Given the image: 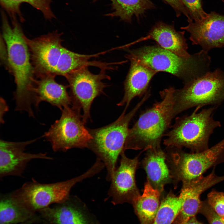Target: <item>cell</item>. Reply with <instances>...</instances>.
<instances>
[{
	"mask_svg": "<svg viewBox=\"0 0 224 224\" xmlns=\"http://www.w3.org/2000/svg\"><path fill=\"white\" fill-rule=\"evenodd\" d=\"M2 36L7 49V66L14 77L16 89L14 92L16 110L29 112L33 104L31 89L35 74L30 61L28 45L16 16L10 25L4 12H1Z\"/></svg>",
	"mask_w": 224,
	"mask_h": 224,
	"instance_id": "obj_1",
	"label": "cell"
},
{
	"mask_svg": "<svg viewBox=\"0 0 224 224\" xmlns=\"http://www.w3.org/2000/svg\"><path fill=\"white\" fill-rule=\"evenodd\" d=\"M169 87L161 91V100L143 112L129 128L124 150H144L160 147L162 138L175 116L173 93Z\"/></svg>",
	"mask_w": 224,
	"mask_h": 224,
	"instance_id": "obj_2",
	"label": "cell"
},
{
	"mask_svg": "<svg viewBox=\"0 0 224 224\" xmlns=\"http://www.w3.org/2000/svg\"><path fill=\"white\" fill-rule=\"evenodd\" d=\"M208 52L202 49L184 57L155 45L129 51L125 57L136 60L157 72L172 74L185 83L209 71L211 59Z\"/></svg>",
	"mask_w": 224,
	"mask_h": 224,
	"instance_id": "obj_3",
	"label": "cell"
},
{
	"mask_svg": "<svg viewBox=\"0 0 224 224\" xmlns=\"http://www.w3.org/2000/svg\"><path fill=\"white\" fill-rule=\"evenodd\" d=\"M217 107L214 106L199 112L201 108L196 107L191 114L176 118L171 129L165 134L166 137L163 144L168 147H185L192 152L208 149L211 135L221 126L220 122L213 117Z\"/></svg>",
	"mask_w": 224,
	"mask_h": 224,
	"instance_id": "obj_4",
	"label": "cell"
},
{
	"mask_svg": "<svg viewBox=\"0 0 224 224\" xmlns=\"http://www.w3.org/2000/svg\"><path fill=\"white\" fill-rule=\"evenodd\" d=\"M149 97V94H146L129 112L125 114L126 111L124 110L119 118L111 124L96 129H88L92 139L88 148L104 164L107 171L106 179L108 181H111L117 168L119 156L124 151L129 123Z\"/></svg>",
	"mask_w": 224,
	"mask_h": 224,
	"instance_id": "obj_5",
	"label": "cell"
},
{
	"mask_svg": "<svg viewBox=\"0 0 224 224\" xmlns=\"http://www.w3.org/2000/svg\"><path fill=\"white\" fill-rule=\"evenodd\" d=\"M173 93L175 116L194 107L218 106L224 102V71L217 69L184 83Z\"/></svg>",
	"mask_w": 224,
	"mask_h": 224,
	"instance_id": "obj_6",
	"label": "cell"
},
{
	"mask_svg": "<svg viewBox=\"0 0 224 224\" xmlns=\"http://www.w3.org/2000/svg\"><path fill=\"white\" fill-rule=\"evenodd\" d=\"M96 174V169L91 167L82 174L63 181L43 184L33 179L11 193L25 207L36 213L52 204L64 202L69 197L70 191L76 183Z\"/></svg>",
	"mask_w": 224,
	"mask_h": 224,
	"instance_id": "obj_7",
	"label": "cell"
},
{
	"mask_svg": "<svg viewBox=\"0 0 224 224\" xmlns=\"http://www.w3.org/2000/svg\"><path fill=\"white\" fill-rule=\"evenodd\" d=\"M81 110L72 106L64 107L60 119L43 135L54 152L88 147L92 137L85 126Z\"/></svg>",
	"mask_w": 224,
	"mask_h": 224,
	"instance_id": "obj_8",
	"label": "cell"
},
{
	"mask_svg": "<svg viewBox=\"0 0 224 224\" xmlns=\"http://www.w3.org/2000/svg\"><path fill=\"white\" fill-rule=\"evenodd\" d=\"M171 153V175L177 182H189L203 175L208 169L224 162V138L203 151L187 153L174 148Z\"/></svg>",
	"mask_w": 224,
	"mask_h": 224,
	"instance_id": "obj_9",
	"label": "cell"
},
{
	"mask_svg": "<svg viewBox=\"0 0 224 224\" xmlns=\"http://www.w3.org/2000/svg\"><path fill=\"white\" fill-rule=\"evenodd\" d=\"M105 69H101L98 74H94L88 67L72 71L64 77L69 83V95L72 106L82 109L83 119L85 123L90 119V109L94 99L102 94L108 86L102 81L109 80Z\"/></svg>",
	"mask_w": 224,
	"mask_h": 224,
	"instance_id": "obj_10",
	"label": "cell"
},
{
	"mask_svg": "<svg viewBox=\"0 0 224 224\" xmlns=\"http://www.w3.org/2000/svg\"><path fill=\"white\" fill-rule=\"evenodd\" d=\"M61 35L57 31H54L32 39L25 36L36 77L60 75L65 48L62 45Z\"/></svg>",
	"mask_w": 224,
	"mask_h": 224,
	"instance_id": "obj_11",
	"label": "cell"
},
{
	"mask_svg": "<svg viewBox=\"0 0 224 224\" xmlns=\"http://www.w3.org/2000/svg\"><path fill=\"white\" fill-rule=\"evenodd\" d=\"M181 27L190 35L194 45H198L208 52L212 49L224 47V16L212 12L202 19L188 22Z\"/></svg>",
	"mask_w": 224,
	"mask_h": 224,
	"instance_id": "obj_12",
	"label": "cell"
},
{
	"mask_svg": "<svg viewBox=\"0 0 224 224\" xmlns=\"http://www.w3.org/2000/svg\"><path fill=\"white\" fill-rule=\"evenodd\" d=\"M124 152L120 154V165L114 172L108 191L109 197L114 204L124 203H132L140 195L135 180L138 157L129 158Z\"/></svg>",
	"mask_w": 224,
	"mask_h": 224,
	"instance_id": "obj_13",
	"label": "cell"
},
{
	"mask_svg": "<svg viewBox=\"0 0 224 224\" xmlns=\"http://www.w3.org/2000/svg\"><path fill=\"white\" fill-rule=\"evenodd\" d=\"M41 137L21 142L0 140V177L9 175L21 176L30 161L35 159L52 160L47 153L32 154L25 152L26 146Z\"/></svg>",
	"mask_w": 224,
	"mask_h": 224,
	"instance_id": "obj_14",
	"label": "cell"
},
{
	"mask_svg": "<svg viewBox=\"0 0 224 224\" xmlns=\"http://www.w3.org/2000/svg\"><path fill=\"white\" fill-rule=\"evenodd\" d=\"M77 197L51 205L37 212L42 224H98Z\"/></svg>",
	"mask_w": 224,
	"mask_h": 224,
	"instance_id": "obj_15",
	"label": "cell"
},
{
	"mask_svg": "<svg viewBox=\"0 0 224 224\" xmlns=\"http://www.w3.org/2000/svg\"><path fill=\"white\" fill-rule=\"evenodd\" d=\"M224 180V175L218 176L214 169L208 175H203L192 181L183 183L179 196L183 200L182 206L173 224H183L200 211L202 202L200 196L205 191Z\"/></svg>",
	"mask_w": 224,
	"mask_h": 224,
	"instance_id": "obj_16",
	"label": "cell"
},
{
	"mask_svg": "<svg viewBox=\"0 0 224 224\" xmlns=\"http://www.w3.org/2000/svg\"><path fill=\"white\" fill-rule=\"evenodd\" d=\"M55 77L46 75L35 79L31 92L34 104L36 106L44 101L62 110L64 107L71 104V98L67 91L69 86L57 83L55 80Z\"/></svg>",
	"mask_w": 224,
	"mask_h": 224,
	"instance_id": "obj_17",
	"label": "cell"
},
{
	"mask_svg": "<svg viewBox=\"0 0 224 224\" xmlns=\"http://www.w3.org/2000/svg\"><path fill=\"white\" fill-rule=\"evenodd\" d=\"M131 66L124 82V94L117 105H125L126 111L132 100L136 96L141 97L147 92L150 82L157 72L133 59H129Z\"/></svg>",
	"mask_w": 224,
	"mask_h": 224,
	"instance_id": "obj_18",
	"label": "cell"
},
{
	"mask_svg": "<svg viewBox=\"0 0 224 224\" xmlns=\"http://www.w3.org/2000/svg\"><path fill=\"white\" fill-rule=\"evenodd\" d=\"M185 31H177L173 25L162 22L156 24L144 39L155 41L161 48L182 57H189Z\"/></svg>",
	"mask_w": 224,
	"mask_h": 224,
	"instance_id": "obj_19",
	"label": "cell"
},
{
	"mask_svg": "<svg viewBox=\"0 0 224 224\" xmlns=\"http://www.w3.org/2000/svg\"><path fill=\"white\" fill-rule=\"evenodd\" d=\"M148 150L143 160V167L152 186L161 193L172 179L166 163V156L160 147Z\"/></svg>",
	"mask_w": 224,
	"mask_h": 224,
	"instance_id": "obj_20",
	"label": "cell"
},
{
	"mask_svg": "<svg viewBox=\"0 0 224 224\" xmlns=\"http://www.w3.org/2000/svg\"><path fill=\"white\" fill-rule=\"evenodd\" d=\"M161 193L147 178L142 194L132 203L140 224H152L160 205Z\"/></svg>",
	"mask_w": 224,
	"mask_h": 224,
	"instance_id": "obj_21",
	"label": "cell"
},
{
	"mask_svg": "<svg viewBox=\"0 0 224 224\" xmlns=\"http://www.w3.org/2000/svg\"><path fill=\"white\" fill-rule=\"evenodd\" d=\"M38 217L25 207L12 196L11 193L1 194L0 224H19Z\"/></svg>",
	"mask_w": 224,
	"mask_h": 224,
	"instance_id": "obj_22",
	"label": "cell"
},
{
	"mask_svg": "<svg viewBox=\"0 0 224 224\" xmlns=\"http://www.w3.org/2000/svg\"><path fill=\"white\" fill-rule=\"evenodd\" d=\"M110 1L111 3L112 11L106 16L119 17L121 20L128 23L132 22L133 16L139 18L147 10L155 7L154 4L151 0Z\"/></svg>",
	"mask_w": 224,
	"mask_h": 224,
	"instance_id": "obj_23",
	"label": "cell"
},
{
	"mask_svg": "<svg viewBox=\"0 0 224 224\" xmlns=\"http://www.w3.org/2000/svg\"><path fill=\"white\" fill-rule=\"evenodd\" d=\"M52 2L51 0H0L2 8L8 13L10 17L17 15L22 22L25 20L20 10L22 3H28L40 11L45 18L51 19L55 18L51 8Z\"/></svg>",
	"mask_w": 224,
	"mask_h": 224,
	"instance_id": "obj_24",
	"label": "cell"
},
{
	"mask_svg": "<svg viewBox=\"0 0 224 224\" xmlns=\"http://www.w3.org/2000/svg\"><path fill=\"white\" fill-rule=\"evenodd\" d=\"M183 200L171 192L161 202L152 224H172L181 208Z\"/></svg>",
	"mask_w": 224,
	"mask_h": 224,
	"instance_id": "obj_25",
	"label": "cell"
},
{
	"mask_svg": "<svg viewBox=\"0 0 224 224\" xmlns=\"http://www.w3.org/2000/svg\"><path fill=\"white\" fill-rule=\"evenodd\" d=\"M207 198L209 205L224 220V192L213 189L208 193Z\"/></svg>",
	"mask_w": 224,
	"mask_h": 224,
	"instance_id": "obj_26",
	"label": "cell"
},
{
	"mask_svg": "<svg viewBox=\"0 0 224 224\" xmlns=\"http://www.w3.org/2000/svg\"><path fill=\"white\" fill-rule=\"evenodd\" d=\"M192 21L200 20L207 16L203 10L201 0H182Z\"/></svg>",
	"mask_w": 224,
	"mask_h": 224,
	"instance_id": "obj_27",
	"label": "cell"
},
{
	"mask_svg": "<svg viewBox=\"0 0 224 224\" xmlns=\"http://www.w3.org/2000/svg\"><path fill=\"white\" fill-rule=\"evenodd\" d=\"M199 212L206 217L209 224H224V220L214 211L207 201L202 202Z\"/></svg>",
	"mask_w": 224,
	"mask_h": 224,
	"instance_id": "obj_28",
	"label": "cell"
},
{
	"mask_svg": "<svg viewBox=\"0 0 224 224\" xmlns=\"http://www.w3.org/2000/svg\"><path fill=\"white\" fill-rule=\"evenodd\" d=\"M171 6L175 12L176 16H179L182 14L187 18V21L191 20L189 12L182 0H163Z\"/></svg>",
	"mask_w": 224,
	"mask_h": 224,
	"instance_id": "obj_29",
	"label": "cell"
},
{
	"mask_svg": "<svg viewBox=\"0 0 224 224\" xmlns=\"http://www.w3.org/2000/svg\"><path fill=\"white\" fill-rule=\"evenodd\" d=\"M0 123L3 124L4 123L3 117L6 112L8 111V107L5 100L1 97H0Z\"/></svg>",
	"mask_w": 224,
	"mask_h": 224,
	"instance_id": "obj_30",
	"label": "cell"
},
{
	"mask_svg": "<svg viewBox=\"0 0 224 224\" xmlns=\"http://www.w3.org/2000/svg\"><path fill=\"white\" fill-rule=\"evenodd\" d=\"M183 224H202L199 222L195 216L193 217Z\"/></svg>",
	"mask_w": 224,
	"mask_h": 224,
	"instance_id": "obj_31",
	"label": "cell"
},
{
	"mask_svg": "<svg viewBox=\"0 0 224 224\" xmlns=\"http://www.w3.org/2000/svg\"><path fill=\"white\" fill-rule=\"evenodd\" d=\"M35 223H39V219L38 216L36 218L19 224H33Z\"/></svg>",
	"mask_w": 224,
	"mask_h": 224,
	"instance_id": "obj_32",
	"label": "cell"
},
{
	"mask_svg": "<svg viewBox=\"0 0 224 224\" xmlns=\"http://www.w3.org/2000/svg\"><path fill=\"white\" fill-rule=\"evenodd\" d=\"M223 2H224V0H222Z\"/></svg>",
	"mask_w": 224,
	"mask_h": 224,
	"instance_id": "obj_33",
	"label": "cell"
}]
</instances>
